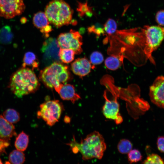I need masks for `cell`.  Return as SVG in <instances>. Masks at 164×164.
<instances>
[{
    "label": "cell",
    "mask_w": 164,
    "mask_h": 164,
    "mask_svg": "<svg viewBox=\"0 0 164 164\" xmlns=\"http://www.w3.org/2000/svg\"><path fill=\"white\" fill-rule=\"evenodd\" d=\"M67 145L70 147L73 153L80 152L84 160L94 158L101 159L106 149L104 138L96 131L87 135L80 143L77 142L73 137V140Z\"/></svg>",
    "instance_id": "1"
},
{
    "label": "cell",
    "mask_w": 164,
    "mask_h": 164,
    "mask_svg": "<svg viewBox=\"0 0 164 164\" xmlns=\"http://www.w3.org/2000/svg\"><path fill=\"white\" fill-rule=\"evenodd\" d=\"M40 84L32 69L22 67L11 76L8 87L13 93L19 98L35 93Z\"/></svg>",
    "instance_id": "2"
},
{
    "label": "cell",
    "mask_w": 164,
    "mask_h": 164,
    "mask_svg": "<svg viewBox=\"0 0 164 164\" xmlns=\"http://www.w3.org/2000/svg\"><path fill=\"white\" fill-rule=\"evenodd\" d=\"M45 13L50 23L60 27L72 22L73 11L63 0H52L46 5Z\"/></svg>",
    "instance_id": "3"
},
{
    "label": "cell",
    "mask_w": 164,
    "mask_h": 164,
    "mask_svg": "<svg viewBox=\"0 0 164 164\" xmlns=\"http://www.w3.org/2000/svg\"><path fill=\"white\" fill-rule=\"evenodd\" d=\"M39 78L47 87L57 91L61 84L69 79L70 73L67 66L55 62L41 71Z\"/></svg>",
    "instance_id": "4"
},
{
    "label": "cell",
    "mask_w": 164,
    "mask_h": 164,
    "mask_svg": "<svg viewBox=\"0 0 164 164\" xmlns=\"http://www.w3.org/2000/svg\"><path fill=\"white\" fill-rule=\"evenodd\" d=\"M145 37L144 55L153 63L152 53L160 46L164 38V28L158 26H145L142 28Z\"/></svg>",
    "instance_id": "5"
},
{
    "label": "cell",
    "mask_w": 164,
    "mask_h": 164,
    "mask_svg": "<svg viewBox=\"0 0 164 164\" xmlns=\"http://www.w3.org/2000/svg\"><path fill=\"white\" fill-rule=\"evenodd\" d=\"M63 110L62 104L59 100L46 99L40 105L37 117L42 118L47 125L52 126L58 121Z\"/></svg>",
    "instance_id": "6"
},
{
    "label": "cell",
    "mask_w": 164,
    "mask_h": 164,
    "mask_svg": "<svg viewBox=\"0 0 164 164\" xmlns=\"http://www.w3.org/2000/svg\"><path fill=\"white\" fill-rule=\"evenodd\" d=\"M57 40L60 48L72 49L77 54L82 52V37L77 31L70 29L68 32L61 33Z\"/></svg>",
    "instance_id": "7"
},
{
    "label": "cell",
    "mask_w": 164,
    "mask_h": 164,
    "mask_svg": "<svg viewBox=\"0 0 164 164\" xmlns=\"http://www.w3.org/2000/svg\"><path fill=\"white\" fill-rule=\"evenodd\" d=\"M109 87L112 91L113 97L109 99L104 94L105 101L102 107V112L106 118L113 120L116 124H119L122 122L123 118L119 112V105L117 100L118 94L114 89V86Z\"/></svg>",
    "instance_id": "8"
},
{
    "label": "cell",
    "mask_w": 164,
    "mask_h": 164,
    "mask_svg": "<svg viewBox=\"0 0 164 164\" xmlns=\"http://www.w3.org/2000/svg\"><path fill=\"white\" fill-rule=\"evenodd\" d=\"M25 9L24 0H0V16L5 18L20 15Z\"/></svg>",
    "instance_id": "9"
},
{
    "label": "cell",
    "mask_w": 164,
    "mask_h": 164,
    "mask_svg": "<svg viewBox=\"0 0 164 164\" xmlns=\"http://www.w3.org/2000/svg\"><path fill=\"white\" fill-rule=\"evenodd\" d=\"M60 49L55 38H49L45 41L41 49L44 63L50 65L55 62H59V53Z\"/></svg>",
    "instance_id": "10"
},
{
    "label": "cell",
    "mask_w": 164,
    "mask_h": 164,
    "mask_svg": "<svg viewBox=\"0 0 164 164\" xmlns=\"http://www.w3.org/2000/svg\"><path fill=\"white\" fill-rule=\"evenodd\" d=\"M151 101L158 107L164 109V76L158 77L149 88Z\"/></svg>",
    "instance_id": "11"
},
{
    "label": "cell",
    "mask_w": 164,
    "mask_h": 164,
    "mask_svg": "<svg viewBox=\"0 0 164 164\" xmlns=\"http://www.w3.org/2000/svg\"><path fill=\"white\" fill-rule=\"evenodd\" d=\"M71 67L73 72L80 77L89 74L93 68L90 61L85 57L76 59L72 63Z\"/></svg>",
    "instance_id": "12"
},
{
    "label": "cell",
    "mask_w": 164,
    "mask_h": 164,
    "mask_svg": "<svg viewBox=\"0 0 164 164\" xmlns=\"http://www.w3.org/2000/svg\"><path fill=\"white\" fill-rule=\"evenodd\" d=\"M33 23L36 28L40 29L44 36L46 38L49 37V33L52 29L45 12L40 11L35 13L33 17Z\"/></svg>",
    "instance_id": "13"
},
{
    "label": "cell",
    "mask_w": 164,
    "mask_h": 164,
    "mask_svg": "<svg viewBox=\"0 0 164 164\" xmlns=\"http://www.w3.org/2000/svg\"><path fill=\"white\" fill-rule=\"evenodd\" d=\"M16 134L12 124L6 120L0 114V140L9 142Z\"/></svg>",
    "instance_id": "14"
},
{
    "label": "cell",
    "mask_w": 164,
    "mask_h": 164,
    "mask_svg": "<svg viewBox=\"0 0 164 164\" xmlns=\"http://www.w3.org/2000/svg\"><path fill=\"white\" fill-rule=\"evenodd\" d=\"M56 92L62 100L70 101L73 104L81 98L76 92L74 87L70 84H61Z\"/></svg>",
    "instance_id": "15"
},
{
    "label": "cell",
    "mask_w": 164,
    "mask_h": 164,
    "mask_svg": "<svg viewBox=\"0 0 164 164\" xmlns=\"http://www.w3.org/2000/svg\"><path fill=\"white\" fill-rule=\"evenodd\" d=\"M124 57L118 55H112L107 58L105 61V64L108 69L115 70L118 69L123 63Z\"/></svg>",
    "instance_id": "16"
},
{
    "label": "cell",
    "mask_w": 164,
    "mask_h": 164,
    "mask_svg": "<svg viewBox=\"0 0 164 164\" xmlns=\"http://www.w3.org/2000/svg\"><path fill=\"white\" fill-rule=\"evenodd\" d=\"M29 142V135L22 132L16 138L15 146L17 150L23 151L27 149Z\"/></svg>",
    "instance_id": "17"
},
{
    "label": "cell",
    "mask_w": 164,
    "mask_h": 164,
    "mask_svg": "<svg viewBox=\"0 0 164 164\" xmlns=\"http://www.w3.org/2000/svg\"><path fill=\"white\" fill-rule=\"evenodd\" d=\"M39 65V62L36 56L33 52H28L26 53L23 58L22 67H25L27 66L32 67V70L38 67Z\"/></svg>",
    "instance_id": "18"
},
{
    "label": "cell",
    "mask_w": 164,
    "mask_h": 164,
    "mask_svg": "<svg viewBox=\"0 0 164 164\" xmlns=\"http://www.w3.org/2000/svg\"><path fill=\"white\" fill-rule=\"evenodd\" d=\"M75 54L74 51L69 48H61L60 50L59 56L60 60L63 62L68 63L74 60Z\"/></svg>",
    "instance_id": "19"
},
{
    "label": "cell",
    "mask_w": 164,
    "mask_h": 164,
    "mask_svg": "<svg viewBox=\"0 0 164 164\" xmlns=\"http://www.w3.org/2000/svg\"><path fill=\"white\" fill-rule=\"evenodd\" d=\"M13 37V35L9 26H4L0 30V42L2 43H9L11 42Z\"/></svg>",
    "instance_id": "20"
},
{
    "label": "cell",
    "mask_w": 164,
    "mask_h": 164,
    "mask_svg": "<svg viewBox=\"0 0 164 164\" xmlns=\"http://www.w3.org/2000/svg\"><path fill=\"white\" fill-rule=\"evenodd\" d=\"M9 163L22 164L25 160V154L22 151L14 150L9 154Z\"/></svg>",
    "instance_id": "21"
},
{
    "label": "cell",
    "mask_w": 164,
    "mask_h": 164,
    "mask_svg": "<svg viewBox=\"0 0 164 164\" xmlns=\"http://www.w3.org/2000/svg\"><path fill=\"white\" fill-rule=\"evenodd\" d=\"M3 116L6 120L12 124L16 123L20 120L19 113L12 109H8L5 111L3 113Z\"/></svg>",
    "instance_id": "22"
},
{
    "label": "cell",
    "mask_w": 164,
    "mask_h": 164,
    "mask_svg": "<svg viewBox=\"0 0 164 164\" xmlns=\"http://www.w3.org/2000/svg\"><path fill=\"white\" fill-rule=\"evenodd\" d=\"M103 28L105 34L107 36V41L108 37L114 34L117 31V23L114 19L109 18L105 23Z\"/></svg>",
    "instance_id": "23"
},
{
    "label": "cell",
    "mask_w": 164,
    "mask_h": 164,
    "mask_svg": "<svg viewBox=\"0 0 164 164\" xmlns=\"http://www.w3.org/2000/svg\"><path fill=\"white\" fill-rule=\"evenodd\" d=\"M132 145L131 142L127 139H122L119 142L117 149L119 152L122 154H128L132 149Z\"/></svg>",
    "instance_id": "24"
},
{
    "label": "cell",
    "mask_w": 164,
    "mask_h": 164,
    "mask_svg": "<svg viewBox=\"0 0 164 164\" xmlns=\"http://www.w3.org/2000/svg\"><path fill=\"white\" fill-rule=\"evenodd\" d=\"M128 162L130 163L138 162L141 160L142 156L140 152L138 150H131L128 153Z\"/></svg>",
    "instance_id": "25"
},
{
    "label": "cell",
    "mask_w": 164,
    "mask_h": 164,
    "mask_svg": "<svg viewBox=\"0 0 164 164\" xmlns=\"http://www.w3.org/2000/svg\"><path fill=\"white\" fill-rule=\"evenodd\" d=\"M104 59L102 54L98 51L93 52L90 56V62L93 67L94 65L101 64L104 61Z\"/></svg>",
    "instance_id": "26"
},
{
    "label": "cell",
    "mask_w": 164,
    "mask_h": 164,
    "mask_svg": "<svg viewBox=\"0 0 164 164\" xmlns=\"http://www.w3.org/2000/svg\"><path fill=\"white\" fill-rule=\"evenodd\" d=\"M143 164H161L164 163V161L159 155L152 153L149 155L143 162Z\"/></svg>",
    "instance_id": "27"
},
{
    "label": "cell",
    "mask_w": 164,
    "mask_h": 164,
    "mask_svg": "<svg viewBox=\"0 0 164 164\" xmlns=\"http://www.w3.org/2000/svg\"><path fill=\"white\" fill-rule=\"evenodd\" d=\"M78 11L81 16L85 14L87 15H92V10L90 7L88 6L87 3H80L78 8Z\"/></svg>",
    "instance_id": "28"
},
{
    "label": "cell",
    "mask_w": 164,
    "mask_h": 164,
    "mask_svg": "<svg viewBox=\"0 0 164 164\" xmlns=\"http://www.w3.org/2000/svg\"><path fill=\"white\" fill-rule=\"evenodd\" d=\"M156 22L160 26H164V10H161L158 11L155 15Z\"/></svg>",
    "instance_id": "29"
},
{
    "label": "cell",
    "mask_w": 164,
    "mask_h": 164,
    "mask_svg": "<svg viewBox=\"0 0 164 164\" xmlns=\"http://www.w3.org/2000/svg\"><path fill=\"white\" fill-rule=\"evenodd\" d=\"M88 31L90 33H94L97 36H99L101 34H105L104 28H97L93 26L88 28Z\"/></svg>",
    "instance_id": "30"
},
{
    "label": "cell",
    "mask_w": 164,
    "mask_h": 164,
    "mask_svg": "<svg viewBox=\"0 0 164 164\" xmlns=\"http://www.w3.org/2000/svg\"><path fill=\"white\" fill-rule=\"evenodd\" d=\"M157 145L158 149L161 152L164 153V136L159 137L157 141Z\"/></svg>",
    "instance_id": "31"
},
{
    "label": "cell",
    "mask_w": 164,
    "mask_h": 164,
    "mask_svg": "<svg viewBox=\"0 0 164 164\" xmlns=\"http://www.w3.org/2000/svg\"><path fill=\"white\" fill-rule=\"evenodd\" d=\"M9 145V142L0 140V155L5 152V149Z\"/></svg>",
    "instance_id": "32"
},
{
    "label": "cell",
    "mask_w": 164,
    "mask_h": 164,
    "mask_svg": "<svg viewBox=\"0 0 164 164\" xmlns=\"http://www.w3.org/2000/svg\"><path fill=\"white\" fill-rule=\"evenodd\" d=\"M2 161L1 160V159H0V164H2Z\"/></svg>",
    "instance_id": "33"
},
{
    "label": "cell",
    "mask_w": 164,
    "mask_h": 164,
    "mask_svg": "<svg viewBox=\"0 0 164 164\" xmlns=\"http://www.w3.org/2000/svg\"></svg>",
    "instance_id": "34"
}]
</instances>
